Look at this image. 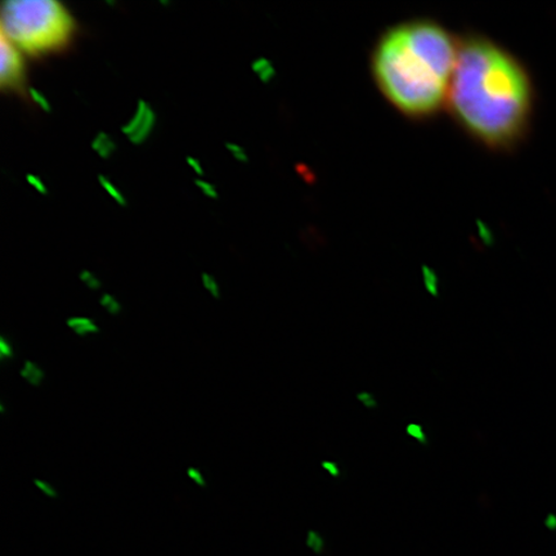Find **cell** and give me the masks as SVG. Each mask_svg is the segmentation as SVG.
Returning <instances> with one entry per match:
<instances>
[{"instance_id": "6da1fadb", "label": "cell", "mask_w": 556, "mask_h": 556, "mask_svg": "<svg viewBox=\"0 0 556 556\" xmlns=\"http://www.w3.org/2000/svg\"><path fill=\"white\" fill-rule=\"evenodd\" d=\"M447 104L456 122L491 149L513 148L532 115L533 88L523 65L482 37L458 41Z\"/></svg>"}, {"instance_id": "7a4b0ae2", "label": "cell", "mask_w": 556, "mask_h": 556, "mask_svg": "<svg viewBox=\"0 0 556 556\" xmlns=\"http://www.w3.org/2000/svg\"><path fill=\"white\" fill-rule=\"evenodd\" d=\"M458 41L433 21H409L382 35L372 53L381 93L402 114L427 117L447 103Z\"/></svg>"}, {"instance_id": "3957f363", "label": "cell", "mask_w": 556, "mask_h": 556, "mask_svg": "<svg viewBox=\"0 0 556 556\" xmlns=\"http://www.w3.org/2000/svg\"><path fill=\"white\" fill-rule=\"evenodd\" d=\"M74 33L72 13L58 0H5L2 5V34L35 58L64 50Z\"/></svg>"}, {"instance_id": "277c9868", "label": "cell", "mask_w": 556, "mask_h": 556, "mask_svg": "<svg viewBox=\"0 0 556 556\" xmlns=\"http://www.w3.org/2000/svg\"><path fill=\"white\" fill-rule=\"evenodd\" d=\"M0 86L4 90H21L25 86L23 52L3 34L0 38Z\"/></svg>"}, {"instance_id": "5b68a950", "label": "cell", "mask_w": 556, "mask_h": 556, "mask_svg": "<svg viewBox=\"0 0 556 556\" xmlns=\"http://www.w3.org/2000/svg\"><path fill=\"white\" fill-rule=\"evenodd\" d=\"M156 124L157 115L154 108L148 101L139 100L134 115L123 125L122 134L131 144L141 146L154 134Z\"/></svg>"}, {"instance_id": "8992f818", "label": "cell", "mask_w": 556, "mask_h": 556, "mask_svg": "<svg viewBox=\"0 0 556 556\" xmlns=\"http://www.w3.org/2000/svg\"><path fill=\"white\" fill-rule=\"evenodd\" d=\"M66 326L79 338H88L101 332L99 324L89 317H70L66 319Z\"/></svg>"}, {"instance_id": "52a82bcc", "label": "cell", "mask_w": 556, "mask_h": 556, "mask_svg": "<svg viewBox=\"0 0 556 556\" xmlns=\"http://www.w3.org/2000/svg\"><path fill=\"white\" fill-rule=\"evenodd\" d=\"M90 148L103 160H109L115 155L117 144L115 139L111 137L106 131H99L92 139Z\"/></svg>"}, {"instance_id": "ba28073f", "label": "cell", "mask_w": 556, "mask_h": 556, "mask_svg": "<svg viewBox=\"0 0 556 556\" xmlns=\"http://www.w3.org/2000/svg\"><path fill=\"white\" fill-rule=\"evenodd\" d=\"M21 378H23L27 384L31 387L39 388L43 386L46 381L47 374L43 370V367L34 363V361H25L23 367L20 368Z\"/></svg>"}, {"instance_id": "9c48e42d", "label": "cell", "mask_w": 556, "mask_h": 556, "mask_svg": "<svg viewBox=\"0 0 556 556\" xmlns=\"http://www.w3.org/2000/svg\"><path fill=\"white\" fill-rule=\"evenodd\" d=\"M253 73L258 76L263 83H269L275 78L276 70L268 59L260 58L253 61Z\"/></svg>"}, {"instance_id": "30bf717a", "label": "cell", "mask_w": 556, "mask_h": 556, "mask_svg": "<svg viewBox=\"0 0 556 556\" xmlns=\"http://www.w3.org/2000/svg\"><path fill=\"white\" fill-rule=\"evenodd\" d=\"M99 184L102 187V190L106 192L109 197L113 199L117 205L124 207L128 205V200L127 198H125V194L119 189H117V186L109 177L103 176V174H100Z\"/></svg>"}, {"instance_id": "8fae6325", "label": "cell", "mask_w": 556, "mask_h": 556, "mask_svg": "<svg viewBox=\"0 0 556 556\" xmlns=\"http://www.w3.org/2000/svg\"><path fill=\"white\" fill-rule=\"evenodd\" d=\"M101 307L109 313L110 316H121L123 313V304L119 299L113 294L104 293L100 299Z\"/></svg>"}, {"instance_id": "7c38bea8", "label": "cell", "mask_w": 556, "mask_h": 556, "mask_svg": "<svg viewBox=\"0 0 556 556\" xmlns=\"http://www.w3.org/2000/svg\"><path fill=\"white\" fill-rule=\"evenodd\" d=\"M201 283H203V288L207 291L208 295L217 299V301L222 298V288L215 276L207 273L201 274Z\"/></svg>"}, {"instance_id": "4fadbf2b", "label": "cell", "mask_w": 556, "mask_h": 556, "mask_svg": "<svg viewBox=\"0 0 556 556\" xmlns=\"http://www.w3.org/2000/svg\"><path fill=\"white\" fill-rule=\"evenodd\" d=\"M27 92H29L30 100L33 101L35 106H37L41 111H45V113H51L52 104L50 100L47 99V96L43 92H41V90L31 87L29 88V90H27Z\"/></svg>"}, {"instance_id": "5bb4252c", "label": "cell", "mask_w": 556, "mask_h": 556, "mask_svg": "<svg viewBox=\"0 0 556 556\" xmlns=\"http://www.w3.org/2000/svg\"><path fill=\"white\" fill-rule=\"evenodd\" d=\"M424 283H426V288L429 291L430 295L440 296V281H438V276L434 270L424 267Z\"/></svg>"}, {"instance_id": "9a60e30c", "label": "cell", "mask_w": 556, "mask_h": 556, "mask_svg": "<svg viewBox=\"0 0 556 556\" xmlns=\"http://www.w3.org/2000/svg\"><path fill=\"white\" fill-rule=\"evenodd\" d=\"M79 280L89 290L99 291L102 288L101 278L97 276L94 273H92V270L90 269L80 270Z\"/></svg>"}, {"instance_id": "2e32d148", "label": "cell", "mask_w": 556, "mask_h": 556, "mask_svg": "<svg viewBox=\"0 0 556 556\" xmlns=\"http://www.w3.org/2000/svg\"><path fill=\"white\" fill-rule=\"evenodd\" d=\"M16 356L15 346H13L12 340L2 336L0 337V359L2 363H9Z\"/></svg>"}, {"instance_id": "e0dca14e", "label": "cell", "mask_w": 556, "mask_h": 556, "mask_svg": "<svg viewBox=\"0 0 556 556\" xmlns=\"http://www.w3.org/2000/svg\"><path fill=\"white\" fill-rule=\"evenodd\" d=\"M406 434L412 437L413 440L422 444V446H428L429 438L426 432H424L422 426L420 424L412 422L406 427Z\"/></svg>"}, {"instance_id": "ac0fdd59", "label": "cell", "mask_w": 556, "mask_h": 556, "mask_svg": "<svg viewBox=\"0 0 556 556\" xmlns=\"http://www.w3.org/2000/svg\"><path fill=\"white\" fill-rule=\"evenodd\" d=\"M194 185H197L198 189L201 193L204 194L205 198L211 200H218L219 192L217 190V187L213 185L212 182H208V180L204 178H198L194 180Z\"/></svg>"}, {"instance_id": "d6986e66", "label": "cell", "mask_w": 556, "mask_h": 556, "mask_svg": "<svg viewBox=\"0 0 556 556\" xmlns=\"http://www.w3.org/2000/svg\"><path fill=\"white\" fill-rule=\"evenodd\" d=\"M226 150L229 152V155H231L236 160V162H239V163H248L249 162L248 152L239 143L226 142Z\"/></svg>"}, {"instance_id": "ffe728a7", "label": "cell", "mask_w": 556, "mask_h": 556, "mask_svg": "<svg viewBox=\"0 0 556 556\" xmlns=\"http://www.w3.org/2000/svg\"><path fill=\"white\" fill-rule=\"evenodd\" d=\"M34 485L37 486V489L47 497H59L58 489H55V486L50 482L45 481V479H34Z\"/></svg>"}, {"instance_id": "44dd1931", "label": "cell", "mask_w": 556, "mask_h": 556, "mask_svg": "<svg viewBox=\"0 0 556 556\" xmlns=\"http://www.w3.org/2000/svg\"><path fill=\"white\" fill-rule=\"evenodd\" d=\"M26 182H27V185H29L31 187V189H34L35 191H37L40 194H43V197H46V194L50 193V190H48V187H47L45 180L38 176H35V174H27Z\"/></svg>"}, {"instance_id": "7402d4cb", "label": "cell", "mask_w": 556, "mask_h": 556, "mask_svg": "<svg viewBox=\"0 0 556 556\" xmlns=\"http://www.w3.org/2000/svg\"><path fill=\"white\" fill-rule=\"evenodd\" d=\"M187 476H189L191 481L194 484H198L200 489H205L207 485L206 478L203 475V471H201L199 468H189V470H187Z\"/></svg>"}, {"instance_id": "603a6c76", "label": "cell", "mask_w": 556, "mask_h": 556, "mask_svg": "<svg viewBox=\"0 0 556 556\" xmlns=\"http://www.w3.org/2000/svg\"><path fill=\"white\" fill-rule=\"evenodd\" d=\"M357 400L363 403V405L367 409H375L378 407L379 403L377 399H375V395L368 392H361L357 394Z\"/></svg>"}, {"instance_id": "cb8c5ba5", "label": "cell", "mask_w": 556, "mask_h": 556, "mask_svg": "<svg viewBox=\"0 0 556 556\" xmlns=\"http://www.w3.org/2000/svg\"><path fill=\"white\" fill-rule=\"evenodd\" d=\"M187 165H189V168L197 174L200 178L204 176L205 170L203 163L200 162L198 157L194 156H187L186 159Z\"/></svg>"}, {"instance_id": "d4e9b609", "label": "cell", "mask_w": 556, "mask_h": 556, "mask_svg": "<svg viewBox=\"0 0 556 556\" xmlns=\"http://www.w3.org/2000/svg\"><path fill=\"white\" fill-rule=\"evenodd\" d=\"M321 467L324 470L328 471L332 478L338 479L342 476V469H340L338 463L323 462Z\"/></svg>"}]
</instances>
